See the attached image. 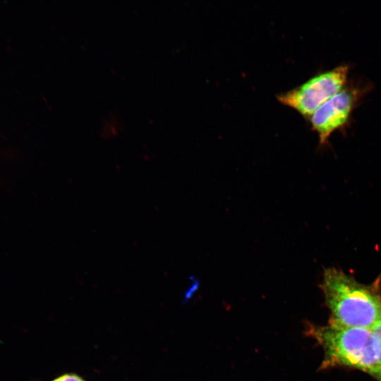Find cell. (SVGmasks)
<instances>
[{
    "label": "cell",
    "instance_id": "5b68a950",
    "mask_svg": "<svg viewBox=\"0 0 381 381\" xmlns=\"http://www.w3.org/2000/svg\"><path fill=\"white\" fill-rule=\"evenodd\" d=\"M370 329L377 338L381 349V319L378 320ZM376 379L381 381V356Z\"/></svg>",
    "mask_w": 381,
    "mask_h": 381
},
{
    "label": "cell",
    "instance_id": "3957f363",
    "mask_svg": "<svg viewBox=\"0 0 381 381\" xmlns=\"http://www.w3.org/2000/svg\"><path fill=\"white\" fill-rule=\"evenodd\" d=\"M349 72L348 65H340L317 74L295 89L279 95L277 99L309 119L321 105L345 87Z\"/></svg>",
    "mask_w": 381,
    "mask_h": 381
},
{
    "label": "cell",
    "instance_id": "277c9868",
    "mask_svg": "<svg viewBox=\"0 0 381 381\" xmlns=\"http://www.w3.org/2000/svg\"><path fill=\"white\" fill-rule=\"evenodd\" d=\"M364 90L353 85L346 86L321 105L308 119L311 128L319 138V144H328L330 136L344 129L349 122Z\"/></svg>",
    "mask_w": 381,
    "mask_h": 381
},
{
    "label": "cell",
    "instance_id": "6da1fadb",
    "mask_svg": "<svg viewBox=\"0 0 381 381\" xmlns=\"http://www.w3.org/2000/svg\"><path fill=\"white\" fill-rule=\"evenodd\" d=\"M320 287L330 312L328 323L371 328L381 319V276L365 284L342 270L326 267Z\"/></svg>",
    "mask_w": 381,
    "mask_h": 381
},
{
    "label": "cell",
    "instance_id": "8992f818",
    "mask_svg": "<svg viewBox=\"0 0 381 381\" xmlns=\"http://www.w3.org/2000/svg\"><path fill=\"white\" fill-rule=\"evenodd\" d=\"M52 381H86L80 376L74 373L64 374Z\"/></svg>",
    "mask_w": 381,
    "mask_h": 381
},
{
    "label": "cell",
    "instance_id": "7a4b0ae2",
    "mask_svg": "<svg viewBox=\"0 0 381 381\" xmlns=\"http://www.w3.org/2000/svg\"><path fill=\"white\" fill-rule=\"evenodd\" d=\"M305 333L324 351L320 369L336 366L356 368L376 378L381 356L379 341L370 328L346 327L306 322Z\"/></svg>",
    "mask_w": 381,
    "mask_h": 381
}]
</instances>
